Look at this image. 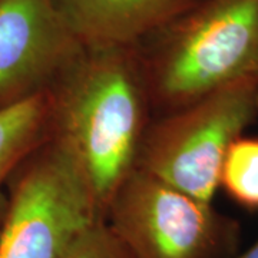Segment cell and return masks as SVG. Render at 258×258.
<instances>
[{"mask_svg":"<svg viewBox=\"0 0 258 258\" xmlns=\"http://www.w3.org/2000/svg\"><path fill=\"white\" fill-rule=\"evenodd\" d=\"M149 109L138 45L85 47L52 89L50 137L81 169L103 217L137 168Z\"/></svg>","mask_w":258,"mask_h":258,"instance_id":"obj_1","label":"cell"},{"mask_svg":"<svg viewBox=\"0 0 258 258\" xmlns=\"http://www.w3.org/2000/svg\"><path fill=\"white\" fill-rule=\"evenodd\" d=\"M138 46L151 109L162 116L258 78V0H201Z\"/></svg>","mask_w":258,"mask_h":258,"instance_id":"obj_2","label":"cell"},{"mask_svg":"<svg viewBox=\"0 0 258 258\" xmlns=\"http://www.w3.org/2000/svg\"><path fill=\"white\" fill-rule=\"evenodd\" d=\"M258 119V78L222 86L149 125L137 168L212 204L231 144Z\"/></svg>","mask_w":258,"mask_h":258,"instance_id":"obj_3","label":"cell"},{"mask_svg":"<svg viewBox=\"0 0 258 258\" xmlns=\"http://www.w3.org/2000/svg\"><path fill=\"white\" fill-rule=\"evenodd\" d=\"M101 210L71 155L49 137L8 185L0 258H62Z\"/></svg>","mask_w":258,"mask_h":258,"instance_id":"obj_4","label":"cell"},{"mask_svg":"<svg viewBox=\"0 0 258 258\" xmlns=\"http://www.w3.org/2000/svg\"><path fill=\"white\" fill-rule=\"evenodd\" d=\"M105 222L132 258H231L237 222L135 168L108 205Z\"/></svg>","mask_w":258,"mask_h":258,"instance_id":"obj_5","label":"cell"},{"mask_svg":"<svg viewBox=\"0 0 258 258\" xmlns=\"http://www.w3.org/2000/svg\"><path fill=\"white\" fill-rule=\"evenodd\" d=\"M83 49L56 0H0V111L52 91Z\"/></svg>","mask_w":258,"mask_h":258,"instance_id":"obj_6","label":"cell"},{"mask_svg":"<svg viewBox=\"0 0 258 258\" xmlns=\"http://www.w3.org/2000/svg\"><path fill=\"white\" fill-rule=\"evenodd\" d=\"M201 0H56L83 47L137 46Z\"/></svg>","mask_w":258,"mask_h":258,"instance_id":"obj_7","label":"cell"},{"mask_svg":"<svg viewBox=\"0 0 258 258\" xmlns=\"http://www.w3.org/2000/svg\"><path fill=\"white\" fill-rule=\"evenodd\" d=\"M52 91L0 111V225L8 208L10 178L49 137Z\"/></svg>","mask_w":258,"mask_h":258,"instance_id":"obj_8","label":"cell"},{"mask_svg":"<svg viewBox=\"0 0 258 258\" xmlns=\"http://www.w3.org/2000/svg\"><path fill=\"white\" fill-rule=\"evenodd\" d=\"M220 186L241 207L258 210V138L242 135L231 144L222 162Z\"/></svg>","mask_w":258,"mask_h":258,"instance_id":"obj_9","label":"cell"},{"mask_svg":"<svg viewBox=\"0 0 258 258\" xmlns=\"http://www.w3.org/2000/svg\"><path fill=\"white\" fill-rule=\"evenodd\" d=\"M62 258H132L105 220L88 227Z\"/></svg>","mask_w":258,"mask_h":258,"instance_id":"obj_10","label":"cell"},{"mask_svg":"<svg viewBox=\"0 0 258 258\" xmlns=\"http://www.w3.org/2000/svg\"><path fill=\"white\" fill-rule=\"evenodd\" d=\"M231 258H258V240L249 247L247 251H244L242 254L237 255V257H231Z\"/></svg>","mask_w":258,"mask_h":258,"instance_id":"obj_11","label":"cell"}]
</instances>
